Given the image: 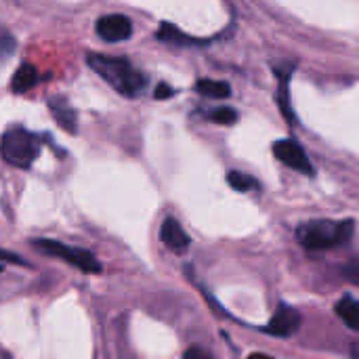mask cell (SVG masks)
I'll list each match as a JSON object with an SVG mask.
<instances>
[{"label":"cell","mask_w":359,"mask_h":359,"mask_svg":"<svg viewBox=\"0 0 359 359\" xmlns=\"http://www.w3.org/2000/svg\"><path fill=\"white\" fill-rule=\"evenodd\" d=\"M0 261H6V263H15V265H23V267H27V261H23L19 255L8 252V250H2V248H0Z\"/></svg>","instance_id":"e0dca14e"},{"label":"cell","mask_w":359,"mask_h":359,"mask_svg":"<svg viewBox=\"0 0 359 359\" xmlns=\"http://www.w3.org/2000/svg\"><path fill=\"white\" fill-rule=\"evenodd\" d=\"M196 90L204 97H212V99H227L231 95V86L223 80H208L202 78L196 82Z\"/></svg>","instance_id":"7c38bea8"},{"label":"cell","mask_w":359,"mask_h":359,"mask_svg":"<svg viewBox=\"0 0 359 359\" xmlns=\"http://www.w3.org/2000/svg\"><path fill=\"white\" fill-rule=\"evenodd\" d=\"M334 311L351 330L359 332V301L351 299V297H345L337 303Z\"/></svg>","instance_id":"8fae6325"},{"label":"cell","mask_w":359,"mask_h":359,"mask_svg":"<svg viewBox=\"0 0 359 359\" xmlns=\"http://www.w3.org/2000/svg\"><path fill=\"white\" fill-rule=\"evenodd\" d=\"M160 238H162L164 246H166L168 250H172L175 255H183V252H187L189 246H191L189 236L185 233V229L181 227V223H179L177 219H172V217L164 219V223H162V227H160Z\"/></svg>","instance_id":"ba28073f"},{"label":"cell","mask_w":359,"mask_h":359,"mask_svg":"<svg viewBox=\"0 0 359 359\" xmlns=\"http://www.w3.org/2000/svg\"><path fill=\"white\" fill-rule=\"evenodd\" d=\"M86 61L93 72H97L114 90L124 97H137L145 86V76L133 67L128 59L107 57L101 53H88Z\"/></svg>","instance_id":"6da1fadb"},{"label":"cell","mask_w":359,"mask_h":359,"mask_svg":"<svg viewBox=\"0 0 359 359\" xmlns=\"http://www.w3.org/2000/svg\"><path fill=\"white\" fill-rule=\"evenodd\" d=\"M154 95H156V99L164 101V99H170V97L175 95V90H172L168 84H164V82H162V84H158V88H156V93H154Z\"/></svg>","instance_id":"ac0fdd59"},{"label":"cell","mask_w":359,"mask_h":359,"mask_svg":"<svg viewBox=\"0 0 359 359\" xmlns=\"http://www.w3.org/2000/svg\"><path fill=\"white\" fill-rule=\"evenodd\" d=\"M227 183H229L236 191H250V189L259 187L257 179H252L250 175L238 172V170H231V172L227 175Z\"/></svg>","instance_id":"5bb4252c"},{"label":"cell","mask_w":359,"mask_h":359,"mask_svg":"<svg viewBox=\"0 0 359 359\" xmlns=\"http://www.w3.org/2000/svg\"><path fill=\"white\" fill-rule=\"evenodd\" d=\"M48 109H50L55 122H57L63 130H67V133H72V135L78 130L76 111H74V107L69 105V101H67L65 97H59V95H57V97L48 99Z\"/></svg>","instance_id":"9c48e42d"},{"label":"cell","mask_w":359,"mask_h":359,"mask_svg":"<svg viewBox=\"0 0 359 359\" xmlns=\"http://www.w3.org/2000/svg\"><path fill=\"white\" fill-rule=\"evenodd\" d=\"M38 80H40L38 69L32 63H21V67L11 78V90L13 93H25V90L34 88L38 84Z\"/></svg>","instance_id":"30bf717a"},{"label":"cell","mask_w":359,"mask_h":359,"mask_svg":"<svg viewBox=\"0 0 359 359\" xmlns=\"http://www.w3.org/2000/svg\"><path fill=\"white\" fill-rule=\"evenodd\" d=\"M0 271H2V267H0Z\"/></svg>","instance_id":"44dd1931"},{"label":"cell","mask_w":359,"mask_h":359,"mask_svg":"<svg viewBox=\"0 0 359 359\" xmlns=\"http://www.w3.org/2000/svg\"><path fill=\"white\" fill-rule=\"evenodd\" d=\"M271 149H273V156H276L282 164H286L288 168L299 170V172L309 175V177L316 172L313 166H311V162H309V158H307V154H305V149H303L297 141H292V139H282V141H276Z\"/></svg>","instance_id":"5b68a950"},{"label":"cell","mask_w":359,"mask_h":359,"mask_svg":"<svg viewBox=\"0 0 359 359\" xmlns=\"http://www.w3.org/2000/svg\"><path fill=\"white\" fill-rule=\"evenodd\" d=\"M355 225L353 221H307L297 229V238L307 250H330L347 244L353 238Z\"/></svg>","instance_id":"7a4b0ae2"},{"label":"cell","mask_w":359,"mask_h":359,"mask_svg":"<svg viewBox=\"0 0 359 359\" xmlns=\"http://www.w3.org/2000/svg\"><path fill=\"white\" fill-rule=\"evenodd\" d=\"M248 359H273V358H269V355H265V353H252Z\"/></svg>","instance_id":"ffe728a7"},{"label":"cell","mask_w":359,"mask_h":359,"mask_svg":"<svg viewBox=\"0 0 359 359\" xmlns=\"http://www.w3.org/2000/svg\"><path fill=\"white\" fill-rule=\"evenodd\" d=\"M0 154L11 166L29 168L40 154V141L25 128H8L0 139Z\"/></svg>","instance_id":"3957f363"},{"label":"cell","mask_w":359,"mask_h":359,"mask_svg":"<svg viewBox=\"0 0 359 359\" xmlns=\"http://www.w3.org/2000/svg\"><path fill=\"white\" fill-rule=\"evenodd\" d=\"M208 118L217 124H233L238 120V111L233 107H219V109H212Z\"/></svg>","instance_id":"9a60e30c"},{"label":"cell","mask_w":359,"mask_h":359,"mask_svg":"<svg viewBox=\"0 0 359 359\" xmlns=\"http://www.w3.org/2000/svg\"><path fill=\"white\" fill-rule=\"evenodd\" d=\"M95 29L97 36L105 42H124L133 36V21L126 15L111 13V15H103L95 23Z\"/></svg>","instance_id":"8992f818"},{"label":"cell","mask_w":359,"mask_h":359,"mask_svg":"<svg viewBox=\"0 0 359 359\" xmlns=\"http://www.w3.org/2000/svg\"><path fill=\"white\" fill-rule=\"evenodd\" d=\"M15 46H17L15 38L8 32H0V57L2 59L11 57L15 53Z\"/></svg>","instance_id":"2e32d148"},{"label":"cell","mask_w":359,"mask_h":359,"mask_svg":"<svg viewBox=\"0 0 359 359\" xmlns=\"http://www.w3.org/2000/svg\"><path fill=\"white\" fill-rule=\"evenodd\" d=\"M156 38L162 40V42H168V44H196L194 38L185 36L179 27H175L172 23H162L156 32Z\"/></svg>","instance_id":"4fadbf2b"},{"label":"cell","mask_w":359,"mask_h":359,"mask_svg":"<svg viewBox=\"0 0 359 359\" xmlns=\"http://www.w3.org/2000/svg\"><path fill=\"white\" fill-rule=\"evenodd\" d=\"M32 246L38 248L40 252L44 255H50V257H57L69 265H74L76 269H82L86 273H99L101 271V263L88 252V250H82V248H74V246H67L63 242H57V240H44V238H38V240H32Z\"/></svg>","instance_id":"277c9868"},{"label":"cell","mask_w":359,"mask_h":359,"mask_svg":"<svg viewBox=\"0 0 359 359\" xmlns=\"http://www.w3.org/2000/svg\"><path fill=\"white\" fill-rule=\"evenodd\" d=\"M299 326H301V313L294 307H290V305H282L273 313V318L269 320L265 332H269L273 337L286 339V337H292L299 330Z\"/></svg>","instance_id":"52a82bcc"},{"label":"cell","mask_w":359,"mask_h":359,"mask_svg":"<svg viewBox=\"0 0 359 359\" xmlns=\"http://www.w3.org/2000/svg\"><path fill=\"white\" fill-rule=\"evenodd\" d=\"M183 359H212L204 349H198V347H191V349H187L185 351V355Z\"/></svg>","instance_id":"d6986e66"}]
</instances>
